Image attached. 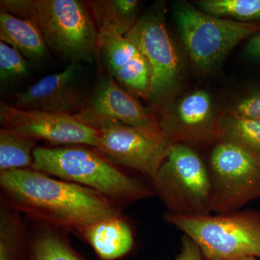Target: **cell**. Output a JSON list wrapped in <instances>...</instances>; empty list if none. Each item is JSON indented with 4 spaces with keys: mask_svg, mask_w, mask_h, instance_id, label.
Wrapping results in <instances>:
<instances>
[{
    "mask_svg": "<svg viewBox=\"0 0 260 260\" xmlns=\"http://www.w3.org/2000/svg\"><path fill=\"white\" fill-rule=\"evenodd\" d=\"M196 5L201 11L217 18L244 23L260 22V0H201Z\"/></svg>",
    "mask_w": 260,
    "mask_h": 260,
    "instance_id": "obj_20",
    "label": "cell"
},
{
    "mask_svg": "<svg viewBox=\"0 0 260 260\" xmlns=\"http://www.w3.org/2000/svg\"><path fill=\"white\" fill-rule=\"evenodd\" d=\"M78 64L70 63L64 70L43 77L15 97V107L24 110L74 116L86 98L78 85Z\"/></svg>",
    "mask_w": 260,
    "mask_h": 260,
    "instance_id": "obj_13",
    "label": "cell"
},
{
    "mask_svg": "<svg viewBox=\"0 0 260 260\" xmlns=\"http://www.w3.org/2000/svg\"><path fill=\"white\" fill-rule=\"evenodd\" d=\"M35 141L5 128L0 130V172L31 169Z\"/></svg>",
    "mask_w": 260,
    "mask_h": 260,
    "instance_id": "obj_19",
    "label": "cell"
},
{
    "mask_svg": "<svg viewBox=\"0 0 260 260\" xmlns=\"http://www.w3.org/2000/svg\"><path fill=\"white\" fill-rule=\"evenodd\" d=\"M80 233L104 260H114L125 255L134 244L133 231L120 216L100 220Z\"/></svg>",
    "mask_w": 260,
    "mask_h": 260,
    "instance_id": "obj_15",
    "label": "cell"
},
{
    "mask_svg": "<svg viewBox=\"0 0 260 260\" xmlns=\"http://www.w3.org/2000/svg\"><path fill=\"white\" fill-rule=\"evenodd\" d=\"M164 218L194 241L205 260L260 257V211L189 217L167 212Z\"/></svg>",
    "mask_w": 260,
    "mask_h": 260,
    "instance_id": "obj_4",
    "label": "cell"
},
{
    "mask_svg": "<svg viewBox=\"0 0 260 260\" xmlns=\"http://www.w3.org/2000/svg\"><path fill=\"white\" fill-rule=\"evenodd\" d=\"M87 3L99 32L124 37L139 19L138 0H93Z\"/></svg>",
    "mask_w": 260,
    "mask_h": 260,
    "instance_id": "obj_17",
    "label": "cell"
},
{
    "mask_svg": "<svg viewBox=\"0 0 260 260\" xmlns=\"http://www.w3.org/2000/svg\"><path fill=\"white\" fill-rule=\"evenodd\" d=\"M174 16L191 61L205 73L218 68L244 39L260 32V22L244 23L217 18L184 1L174 5Z\"/></svg>",
    "mask_w": 260,
    "mask_h": 260,
    "instance_id": "obj_5",
    "label": "cell"
},
{
    "mask_svg": "<svg viewBox=\"0 0 260 260\" xmlns=\"http://www.w3.org/2000/svg\"><path fill=\"white\" fill-rule=\"evenodd\" d=\"M212 213H232L260 198V166L242 149L216 143L210 154Z\"/></svg>",
    "mask_w": 260,
    "mask_h": 260,
    "instance_id": "obj_8",
    "label": "cell"
},
{
    "mask_svg": "<svg viewBox=\"0 0 260 260\" xmlns=\"http://www.w3.org/2000/svg\"><path fill=\"white\" fill-rule=\"evenodd\" d=\"M219 117L212 95L196 90L166 104L157 120L160 133L173 143L208 144L220 141Z\"/></svg>",
    "mask_w": 260,
    "mask_h": 260,
    "instance_id": "obj_10",
    "label": "cell"
},
{
    "mask_svg": "<svg viewBox=\"0 0 260 260\" xmlns=\"http://www.w3.org/2000/svg\"><path fill=\"white\" fill-rule=\"evenodd\" d=\"M0 185L15 209L56 226L80 232L100 220L120 216L105 195L32 169L0 172Z\"/></svg>",
    "mask_w": 260,
    "mask_h": 260,
    "instance_id": "obj_1",
    "label": "cell"
},
{
    "mask_svg": "<svg viewBox=\"0 0 260 260\" xmlns=\"http://www.w3.org/2000/svg\"><path fill=\"white\" fill-rule=\"evenodd\" d=\"M0 121L3 128L53 144H82L97 149L96 131L68 114L24 110L0 103Z\"/></svg>",
    "mask_w": 260,
    "mask_h": 260,
    "instance_id": "obj_11",
    "label": "cell"
},
{
    "mask_svg": "<svg viewBox=\"0 0 260 260\" xmlns=\"http://www.w3.org/2000/svg\"><path fill=\"white\" fill-rule=\"evenodd\" d=\"M245 49L248 55L260 59V32L251 37Z\"/></svg>",
    "mask_w": 260,
    "mask_h": 260,
    "instance_id": "obj_26",
    "label": "cell"
},
{
    "mask_svg": "<svg viewBox=\"0 0 260 260\" xmlns=\"http://www.w3.org/2000/svg\"><path fill=\"white\" fill-rule=\"evenodd\" d=\"M29 64L25 56L6 43L0 42V79L9 81L28 75Z\"/></svg>",
    "mask_w": 260,
    "mask_h": 260,
    "instance_id": "obj_23",
    "label": "cell"
},
{
    "mask_svg": "<svg viewBox=\"0 0 260 260\" xmlns=\"http://www.w3.org/2000/svg\"><path fill=\"white\" fill-rule=\"evenodd\" d=\"M1 10L34 22L48 49L70 63H92L99 30L87 3L79 0H2Z\"/></svg>",
    "mask_w": 260,
    "mask_h": 260,
    "instance_id": "obj_2",
    "label": "cell"
},
{
    "mask_svg": "<svg viewBox=\"0 0 260 260\" xmlns=\"http://www.w3.org/2000/svg\"><path fill=\"white\" fill-rule=\"evenodd\" d=\"M98 54L109 74L129 91L148 99L151 90V70L145 56L127 38L99 32Z\"/></svg>",
    "mask_w": 260,
    "mask_h": 260,
    "instance_id": "obj_14",
    "label": "cell"
},
{
    "mask_svg": "<svg viewBox=\"0 0 260 260\" xmlns=\"http://www.w3.org/2000/svg\"><path fill=\"white\" fill-rule=\"evenodd\" d=\"M173 260H205L199 246L187 236L181 239L180 251Z\"/></svg>",
    "mask_w": 260,
    "mask_h": 260,
    "instance_id": "obj_25",
    "label": "cell"
},
{
    "mask_svg": "<svg viewBox=\"0 0 260 260\" xmlns=\"http://www.w3.org/2000/svg\"><path fill=\"white\" fill-rule=\"evenodd\" d=\"M75 117L90 127L107 121L160 131L158 120L111 76L103 77Z\"/></svg>",
    "mask_w": 260,
    "mask_h": 260,
    "instance_id": "obj_12",
    "label": "cell"
},
{
    "mask_svg": "<svg viewBox=\"0 0 260 260\" xmlns=\"http://www.w3.org/2000/svg\"><path fill=\"white\" fill-rule=\"evenodd\" d=\"M23 237V228L20 219L5 205H2L0 215V260H17Z\"/></svg>",
    "mask_w": 260,
    "mask_h": 260,
    "instance_id": "obj_21",
    "label": "cell"
},
{
    "mask_svg": "<svg viewBox=\"0 0 260 260\" xmlns=\"http://www.w3.org/2000/svg\"><path fill=\"white\" fill-rule=\"evenodd\" d=\"M0 39L20 51L30 61H41L48 54V48L40 30L34 22L2 10Z\"/></svg>",
    "mask_w": 260,
    "mask_h": 260,
    "instance_id": "obj_16",
    "label": "cell"
},
{
    "mask_svg": "<svg viewBox=\"0 0 260 260\" xmlns=\"http://www.w3.org/2000/svg\"><path fill=\"white\" fill-rule=\"evenodd\" d=\"M31 169L99 191L110 199L138 200L151 191L110 162L82 147L37 148Z\"/></svg>",
    "mask_w": 260,
    "mask_h": 260,
    "instance_id": "obj_3",
    "label": "cell"
},
{
    "mask_svg": "<svg viewBox=\"0 0 260 260\" xmlns=\"http://www.w3.org/2000/svg\"><path fill=\"white\" fill-rule=\"evenodd\" d=\"M98 150L116 164L131 168L153 180L173 145L160 131L107 121L94 126Z\"/></svg>",
    "mask_w": 260,
    "mask_h": 260,
    "instance_id": "obj_9",
    "label": "cell"
},
{
    "mask_svg": "<svg viewBox=\"0 0 260 260\" xmlns=\"http://www.w3.org/2000/svg\"><path fill=\"white\" fill-rule=\"evenodd\" d=\"M225 113L239 119L260 121V90L242 97Z\"/></svg>",
    "mask_w": 260,
    "mask_h": 260,
    "instance_id": "obj_24",
    "label": "cell"
},
{
    "mask_svg": "<svg viewBox=\"0 0 260 260\" xmlns=\"http://www.w3.org/2000/svg\"><path fill=\"white\" fill-rule=\"evenodd\" d=\"M237 260H257L256 259V257H254V256H248V257L242 258V259H239Z\"/></svg>",
    "mask_w": 260,
    "mask_h": 260,
    "instance_id": "obj_27",
    "label": "cell"
},
{
    "mask_svg": "<svg viewBox=\"0 0 260 260\" xmlns=\"http://www.w3.org/2000/svg\"><path fill=\"white\" fill-rule=\"evenodd\" d=\"M220 141L242 149L260 166V121L239 119L223 113L218 121Z\"/></svg>",
    "mask_w": 260,
    "mask_h": 260,
    "instance_id": "obj_18",
    "label": "cell"
},
{
    "mask_svg": "<svg viewBox=\"0 0 260 260\" xmlns=\"http://www.w3.org/2000/svg\"><path fill=\"white\" fill-rule=\"evenodd\" d=\"M32 260H80L54 231L41 232L34 241Z\"/></svg>",
    "mask_w": 260,
    "mask_h": 260,
    "instance_id": "obj_22",
    "label": "cell"
},
{
    "mask_svg": "<svg viewBox=\"0 0 260 260\" xmlns=\"http://www.w3.org/2000/svg\"><path fill=\"white\" fill-rule=\"evenodd\" d=\"M124 37L141 51L150 65L152 78L149 100L156 107H164L179 85L181 61L168 31L161 8L155 5L147 10Z\"/></svg>",
    "mask_w": 260,
    "mask_h": 260,
    "instance_id": "obj_7",
    "label": "cell"
},
{
    "mask_svg": "<svg viewBox=\"0 0 260 260\" xmlns=\"http://www.w3.org/2000/svg\"><path fill=\"white\" fill-rule=\"evenodd\" d=\"M153 181L169 213L189 217L212 213L208 167L187 145L173 143Z\"/></svg>",
    "mask_w": 260,
    "mask_h": 260,
    "instance_id": "obj_6",
    "label": "cell"
}]
</instances>
